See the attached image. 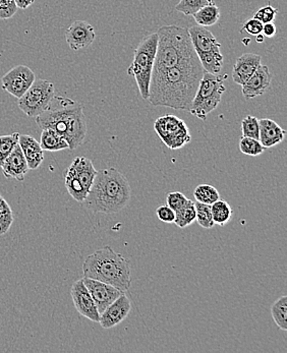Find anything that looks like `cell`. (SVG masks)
<instances>
[{
  "label": "cell",
  "instance_id": "obj_1",
  "mask_svg": "<svg viewBox=\"0 0 287 353\" xmlns=\"http://www.w3.org/2000/svg\"><path fill=\"white\" fill-rule=\"evenodd\" d=\"M204 72L197 54L175 68L153 72L148 101L153 106L190 110Z\"/></svg>",
  "mask_w": 287,
  "mask_h": 353
},
{
  "label": "cell",
  "instance_id": "obj_2",
  "mask_svg": "<svg viewBox=\"0 0 287 353\" xmlns=\"http://www.w3.org/2000/svg\"><path fill=\"white\" fill-rule=\"evenodd\" d=\"M42 130L49 128L68 142V150L78 149L87 136V121L82 105L70 98L55 96L48 108L36 117Z\"/></svg>",
  "mask_w": 287,
  "mask_h": 353
},
{
  "label": "cell",
  "instance_id": "obj_3",
  "mask_svg": "<svg viewBox=\"0 0 287 353\" xmlns=\"http://www.w3.org/2000/svg\"><path fill=\"white\" fill-rule=\"evenodd\" d=\"M132 198V188L128 179L117 169L98 171L93 185L83 204L94 213H119L126 208Z\"/></svg>",
  "mask_w": 287,
  "mask_h": 353
},
{
  "label": "cell",
  "instance_id": "obj_4",
  "mask_svg": "<svg viewBox=\"0 0 287 353\" xmlns=\"http://www.w3.org/2000/svg\"><path fill=\"white\" fill-rule=\"evenodd\" d=\"M83 277L115 286L126 293L132 285L130 263L110 247L97 250L87 256L83 264Z\"/></svg>",
  "mask_w": 287,
  "mask_h": 353
},
{
  "label": "cell",
  "instance_id": "obj_5",
  "mask_svg": "<svg viewBox=\"0 0 287 353\" xmlns=\"http://www.w3.org/2000/svg\"><path fill=\"white\" fill-rule=\"evenodd\" d=\"M156 33L158 43L153 72L175 68L196 55L186 28L164 26Z\"/></svg>",
  "mask_w": 287,
  "mask_h": 353
},
{
  "label": "cell",
  "instance_id": "obj_6",
  "mask_svg": "<svg viewBox=\"0 0 287 353\" xmlns=\"http://www.w3.org/2000/svg\"><path fill=\"white\" fill-rule=\"evenodd\" d=\"M157 43V33H152L143 38L135 50L134 59L128 70V74L136 80L141 97L146 101L149 98L150 83L155 64Z\"/></svg>",
  "mask_w": 287,
  "mask_h": 353
},
{
  "label": "cell",
  "instance_id": "obj_7",
  "mask_svg": "<svg viewBox=\"0 0 287 353\" xmlns=\"http://www.w3.org/2000/svg\"><path fill=\"white\" fill-rule=\"evenodd\" d=\"M227 78V74L219 76V74L205 72L188 112L201 121H206L208 114L215 110L221 102L226 91L224 82Z\"/></svg>",
  "mask_w": 287,
  "mask_h": 353
},
{
  "label": "cell",
  "instance_id": "obj_8",
  "mask_svg": "<svg viewBox=\"0 0 287 353\" xmlns=\"http://www.w3.org/2000/svg\"><path fill=\"white\" fill-rule=\"evenodd\" d=\"M98 171L93 162L86 157H77L64 172V185L68 194L79 203H83L93 185Z\"/></svg>",
  "mask_w": 287,
  "mask_h": 353
},
{
  "label": "cell",
  "instance_id": "obj_9",
  "mask_svg": "<svg viewBox=\"0 0 287 353\" xmlns=\"http://www.w3.org/2000/svg\"><path fill=\"white\" fill-rule=\"evenodd\" d=\"M55 96V83L37 79L25 94L19 98L18 105L28 117H37L48 108Z\"/></svg>",
  "mask_w": 287,
  "mask_h": 353
},
{
  "label": "cell",
  "instance_id": "obj_10",
  "mask_svg": "<svg viewBox=\"0 0 287 353\" xmlns=\"http://www.w3.org/2000/svg\"><path fill=\"white\" fill-rule=\"evenodd\" d=\"M154 130L170 150L181 149L192 141L188 125L175 115L167 114L159 117L154 123Z\"/></svg>",
  "mask_w": 287,
  "mask_h": 353
},
{
  "label": "cell",
  "instance_id": "obj_11",
  "mask_svg": "<svg viewBox=\"0 0 287 353\" xmlns=\"http://www.w3.org/2000/svg\"><path fill=\"white\" fill-rule=\"evenodd\" d=\"M35 80V72L31 68L26 65H17L2 77V89L19 99Z\"/></svg>",
  "mask_w": 287,
  "mask_h": 353
},
{
  "label": "cell",
  "instance_id": "obj_12",
  "mask_svg": "<svg viewBox=\"0 0 287 353\" xmlns=\"http://www.w3.org/2000/svg\"><path fill=\"white\" fill-rule=\"evenodd\" d=\"M72 303L77 311L80 312L83 316L94 323H99L100 312L90 294L89 290L86 288L83 279L78 280L72 284L70 290Z\"/></svg>",
  "mask_w": 287,
  "mask_h": 353
},
{
  "label": "cell",
  "instance_id": "obj_13",
  "mask_svg": "<svg viewBox=\"0 0 287 353\" xmlns=\"http://www.w3.org/2000/svg\"><path fill=\"white\" fill-rule=\"evenodd\" d=\"M95 38V30L85 21H74L66 32V43L72 51L87 49L93 44Z\"/></svg>",
  "mask_w": 287,
  "mask_h": 353
},
{
  "label": "cell",
  "instance_id": "obj_14",
  "mask_svg": "<svg viewBox=\"0 0 287 353\" xmlns=\"http://www.w3.org/2000/svg\"><path fill=\"white\" fill-rule=\"evenodd\" d=\"M188 30L197 57L221 53V44L209 30L199 25L192 26Z\"/></svg>",
  "mask_w": 287,
  "mask_h": 353
},
{
  "label": "cell",
  "instance_id": "obj_15",
  "mask_svg": "<svg viewBox=\"0 0 287 353\" xmlns=\"http://www.w3.org/2000/svg\"><path fill=\"white\" fill-rule=\"evenodd\" d=\"M83 283L86 288L89 290L96 307L100 314L104 312V310L115 301L119 295L121 294V290L115 288V286L109 285L104 282L98 281V280L91 279V278H83Z\"/></svg>",
  "mask_w": 287,
  "mask_h": 353
},
{
  "label": "cell",
  "instance_id": "obj_16",
  "mask_svg": "<svg viewBox=\"0 0 287 353\" xmlns=\"http://www.w3.org/2000/svg\"><path fill=\"white\" fill-rule=\"evenodd\" d=\"M132 311V303L126 296V293H121L113 303H111L104 312L100 314L99 323L103 329H112L113 327L121 324L126 320Z\"/></svg>",
  "mask_w": 287,
  "mask_h": 353
},
{
  "label": "cell",
  "instance_id": "obj_17",
  "mask_svg": "<svg viewBox=\"0 0 287 353\" xmlns=\"http://www.w3.org/2000/svg\"><path fill=\"white\" fill-rule=\"evenodd\" d=\"M272 74L267 65L261 64L258 70L243 85V96L246 100H252L264 95L271 87Z\"/></svg>",
  "mask_w": 287,
  "mask_h": 353
},
{
  "label": "cell",
  "instance_id": "obj_18",
  "mask_svg": "<svg viewBox=\"0 0 287 353\" xmlns=\"http://www.w3.org/2000/svg\"><path fill=\"white\" fill-rule=\"evenodd\" d=\"M262 64V57L256 53H245L237 59L232 70V80L237 85H245Z\"/></svg>",
  "mask_w": 287,
  "mask_h": 353
},
{
  "label": "cell",
  "instance_id": "obj_19",
  "mask_svg": "<svg viewBox=\"0 0 287 353\" xmlns=\"http://www.w3.org/2000/svg\"><path fill=\"white\" fill-rule=\"evenodd\" d=\"M0 168L6 179H16L18 181H23L25 179L26 174L30 169L20 145H16Z\"/></svg>",
  "mask_w": 287,
  "mask_h": 353
},
{
  "label": "cell",
  "instance_id": "obj_20",
  "mask_svg": "<svg viewBox=\"0 0 287 353\" xmlns=\"http://www.w3.org/2000/svg\"><path fill=\"white\" fill-rule=\"evenodd\" d=\"M19 145L25 156L29 169L35 170V169L39 168L42 162L44 161V151H43L40 143L34 137L29 136V134H20Z\"/></svg>",
  "mask_w": 287,
  "mask_h": 353
},
{
  "label": "cell",
  "instance_id": "obj_21",
  "mask_svg": "<svg viewBox=\"0 0 287 353\" xmlns=\"http://www.w3.org/2000/svg\"><path fill=\"white\" fill-rule=\"evenodd\" d=\"M259 141L264 145L265 149L275 147L284 142L286 132L277 123L270 119H259Z\"/></svg>",
  "mask_w": 287,
  "mask_h": 353
},
{
  "label": "cell",
  "instance_id": "obj_22",
  "mask_svg": "<svg viewBox=\"0 0 287 353\" xmlns=\"http://www.w3.org/2000/svg\"><path fill=\"white\" fill-rule=\"evenodd\" d=\"M39 143L43 151L59 152L68 149V142L55 130L49 128L43 130Z\"/></svg>",
  "mask_w": 287,
  "mask_h": 353
},
{
  "label": "cell",
  "instance_id": "obj_23",
  "mask_svg": "<svg viewBox=\"0 0 287 353\" xmlns=\"http://www.w3.org/2000/svg\"><path fill=\"white\" fill-rule=\"evenodd\" d=\"M220 16H221V12L216 4L206 6L196 14H192L196 23L205 28L215 25L219 21Z\"/></svg>",
  "mask_w": 287,
  "mask_h": 353
},
{
  "label": "cell",
  "instance_id": "obj_24",
  "mask_svg": "<svg viewBox=\"0 0 287 353\" xmlns=\"http://www.w3.org/2000/svg\"><path fill=\"white\" fill-rule=\"evenodd\" d=\"M212 217L214 223L219 226H226L232 219L233 210L226 201L218 200L211 205Z\"/></svg>",
  "mask_w": 287,
  "mask_h": 353
},
{
  "label": "cell",
  "instance_id": "obj_25",
  "mask_svg": "<svg viewBox=\"0 0 287 353\" xmlns=\"http://www.w3.org/2000/svg\"><path fill=\"white\" fill-rule=\"evenodd\" d=\"M271 314L276 326L282 331H287V296L279 297L272 305Z\"/></svg>",
  "mask_w": 287,
  "mask_h": 353
},
{
  "label": "cell",
  "instance_id": "obj_26",
  "mask_svg": "<svg viewBox=\"0 0 287 353\" xmlns=\"http://www.w3.org/2000/svg\"><path fill=\"white\" fill-rule=\"evenodd\" d=\"M196 221V207L192 201L188 200L183 208L175 212V224L179 228H186Z\"/></svg>",
  "mask_w": 287,
  "mask_h": 353
},
{
  "label": "cell",
  "instance_id": "obj_27",
  "mask_svg": "<svg viewBox=\"0 0 287 353\" xmlns=\"http://www.w3.org/2000/svg\"><path fill=\"white\" fill-rule=\"evenodd\" d=\"M194 196L197 202L212 205L220 200V194L217 188L210 185H198L194 190Z\"/></svg>",
  "mask_w": 287,
  "mask_h": 353
},
{
  "label": "cell",
  "instance_id": "obj_28",
  "mask_svg": "<svg viewBox=\"0 0 287 353\" xmlns=\"http://www.w3.org/2000/svg\"><path fill=\"white\" fill-rule=\"evenodd\" d=\"M14 221V212L8 201L0 196V235H4L10 231Z\"/></svg>",
  "mask_w": 287,
  "mask_h": 353
},
{
  "label": "cell",
  "instance_id": "obj_29",
  "mask_svg": "<svg viewBox=\"0 0 287 353\" xmlns=\"http://www.w3.org/2000/svg\"><path fill=\"white\" fill-rule=\"evenodd\" d=\"M210 4H215L214 0H179L175 6V10L181 12L185 16H192L197 12Z\"/></svg>",
  "mask_w": 287,
  "mask_h": 353
},
{
  "label": "cell",
  "instance_id": "obj_30",
  "mask_svg": "<svg viewBox=\"0 0 287 353\" xmlns=\"http://www.w3.org/2000/svg\"><path fill=\"white\" fill-rule=\"evenodd\" d=\"M196 207V221L201 228L211 229L215 223L212 217L211 205L203 204V203H195Z\"/></svg>",
  "mask_w": 287,
  "mask_h": 353
},
{
  "label": "cell",
  "instance_id": "obj_31",
  "mask_svg": "<svg viewBox=\"0 0 287 353\" xmlns=\"http://www.w3.org/2000/svg\"><path fill=\"white\" fill-rule=\"evenodd\" d=\"M19 137H20L19 132L0 137V167L10 155L12 150L19 144Z\"/></svg>",
  "mask_w": 287,
  "mask_h": 353
},
{
  "label": "cell",
  "instance_id": "obj_32",
  "mask_svg": "<svg viewBox=\"0 0 287 353\" xmlns=\"http://www.w3.org/2000/svg\"><path fill=\"white\" fill-rule=\"evenodd\" d=\"M239 150L245 155L257 157V156L264 153L265 147L261 144L260 141L256 140V139L243 137L239 142Z\"/></svg>",
  "mask_w": 287,
  "mask_h": 353
},
{
  "label": "cell",
  "instance_id": "obj_33",
  "mask_svg": "<svg viewBox=\"0 0 287 353\" xmlns=\"http://www.w3.org/2000/svg\"><path fill=\"white\" fill-rule=\"evenodd\" d=\"M241 130H243V137L259 140V134H260L259 119L252 115L245 117L241 121Z\"/></svg>",
  "mask_w": 287,
  "mask_h": 353
},
{
  "label": "cell",
  "instance_id": "obj_34",
  "mask_svg": "<svg viewBox=\"0 0 287 353\" xmlns=\"http://www.w3.org/2000/svg\"><path fill=\"white\" fill-rule=\"evenodd\" d=\"M190 199L186 198L185 194L181 192H171L167 194L166 205L170 207L173 211H179V209L183 208L184 206L188 202Z\"/></svg>",
  "mask_w": 287,
  "mask_h": 353
},
{
  "label": "cell",
  "instance_id": "obj_35",
  "mask_svg": "<svg viewBox=\"0 0 287 353\" xmlns=\"http://www.w3.org/2000/svg\"><path fill=\"white\" fill-rule=\"evenodd\" d=\"M277 14V8H273L271 4H268V6H264V8H260V10L255 14L254 18L262 21L263 23H273Z\"/></svg>",
  "mask_w": 287,
  "mask_h": 353
},
{
  "label": "cell",
  "instance_id": "obj_36",
  "mask_svg": "<svg viewBox=\"0 0 287 353\" xmlns=\"http://www.w3.org/2000/svg\"><path fill=\"white\" fill-rule=\"evenodd\" d=\"M18 6L14 0H0V20H10L17 14Z\"/></svg>",
  "mask_w": 287,
  "mask_h": 353
},
{
  "label": "cell",
  "instance_id": "obj_37",
  "mask_svg": "<svg viewBox=\"0 0 287 353\" xmlns=\"http://www.w3.org/2000/svg\"><path fill=\"white\" fill-rule=\"evenodd\" d=\"M156 215L160 221L167 224L175 223V212L167 205H162L156 209Z\"/></svg>",
  "mask_w": 287,
  "mask_h": 353
},
{
  "label": "cell",
  "instance_id": "obj_38",
  "mask_svg": "<svg viewBox=\"0 0 287 353\" xmlns=\"http://www.w3.org/2000/svg\"><path fill=\"white\" fill-rule=\"evenodd\" d=\"M263 25L262 21L257 20L256 18L248 19V21L244 23L243 30L241 32L246 31V33L252 36H257L259 34H262Z\"/></svg>",
  "mask_w": 287,
  "mask_h": 353
},
{
  "label": "cell",
  "instance_id": "obj_39",
  "mask_svg": "<svg viewBox=\"0 0 287 353\" xmlns=\"http://www.w3.org/2000/svg\"><path fill=\"white\" fill-rule=\"evenodd\" d=\"M276 26L273 23H267L263 25L262 34L265 38H273L276 35Z\"/></svg>",
  "mask_w": 287,
  "mask_h": 353
},
{
  "label": "cell",
  "instance_id": "obj_40",
  "mask_svg": "<svg viewBox=\"0 0 287 353\" xmlns=\"http://www.w3.org/2000/svg\"><path fill=\"white\" fill-rule=\"evenodd\" d=\"M16 1L17 6L21 10H27L28 8L34 4L35 0H14Z\"/></svg>",
  "mask_w": 287,
  "mask_h": 353
},
{
  "label": "cell",
  "instance_id": "obj_41",
  "mask_svg": "<svg viewBox=\"0 0 287 353\" xmlns=\"http://www.w3.org/2000/svg\"><path fill=\"white\" fill-rule=\"evenodd\" d=\"M256 41L258 43H264L265 37L263 34H259V35L256 36Z\"/></svg>",
  "mask_w": 287,
  "mask_h": 353
}]
</instances>
